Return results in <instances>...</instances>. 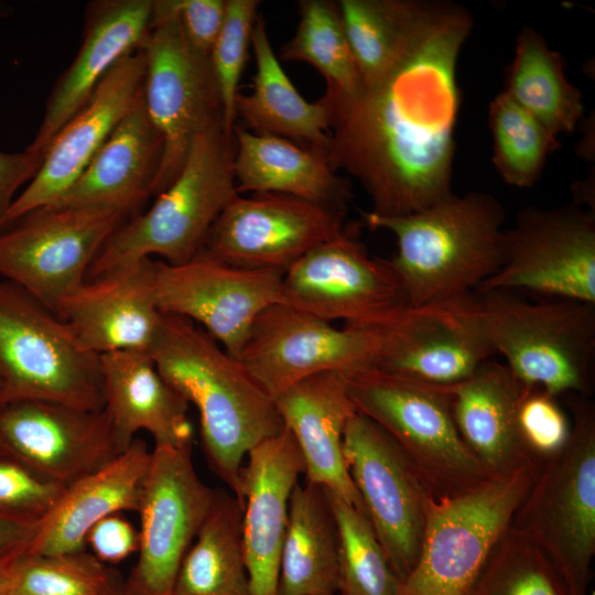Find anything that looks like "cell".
I'll list each match as a JSON object with an SVG mask.
<instances>
[{
	"label": "cell",
	"mask_w": 595,
	"mask_h": 595,
	"mask_svg": "<svg viewBox=\"0 0 595 595\" xmlns=\"http://www.w3.org/2000/svg\"><path fill=\"white\" fill-rule=\"evenodd\" d=\"M529 388L493 358L469 378L448 386L457 430L491 477L526 465L540 467L518 426L519 404Z\"/></svg>",
	"instance_id": "27"
},
{
	"label": "cell",
	"mask_w": 595,
	"mask_h": 595,
	"mask_svg": "<svg viewBox=\"0 0 595 595\" xmlns=\"http://www.w3.org/2000/svg\"><path fill=\"white\" fill-rule=\"evenodd\" d=\"M39 523L0 513V572L7 571L29 552Z\"/></svg>",
	"instance_id": "47"
},
{
	"label": "cell",
	"mask_w": 595,
	"mask_h": 595,
	"mask_svg": "<svg viewBox=\"0 0 595 595\" xmlns=\"http://www.w3.org/2000/svg\"><path fill=\"white\" fill-rule=\"evenodd\" d=\"M521 439L539 466L566 443L571 422L558 398L540 387L523 394L518 409Z\"/></svg>",
	"instance_id": "42"
},
{
	"label": "cell",
	"mask_w": 595,
	"mask_h": 595,
	"mask_svg": "<svg viewBox=\"0 0 595 595\" xmlns=\"http://www.w3.org/2000/svg\"><path fill=\"white\" fill-rule=\"evenodd\" d=\"M473 299L495 354L523 385L556 398L592 396L595 303L509 290L475 291Z\"/></svg>",
	"instance_id": "5"
},
{
	"label": "cell",
	"mask_w": 595,
	"mask_h": 595,
	"mask_svg": "<svg viewBox=\"0 0 595 595\" xmlns=\"http://www.w3.org/2000/svg\"><path fill=\"white\" fill-rule=\"evenodd\" d=\"M141 50L143 100L163 141L156 196L182 171L195 138L223 119V107L209 55L191 45L176 15L152 23Z\"/></svg>",
	"instance_id": "12"
},
{
	"label": "cell",
	"mask_w": 595,
	"mask_h": 595,
	"mask_svg": "<svg viewBox=\"0 0 595 595\" xmlns=\"http://www.w3.org/2000/svg\"><path fill=\"white\" fill-rule=\"evenodd\" d=\"M538 470L526 465L459 496H429L420 554L398 595H465L510 527Z\"/></svg>",
	"instance_id": "9"
},
{
	"label": "cell",
	"mask_w": 595,
	"mask_h": 595,
	"mask_svg": "<svg viewBox=\"0 0 595 595\" xmlns=\"http://www.w3.org/2000/svg\"><path fill=\"white\" fill-rule=\"evenodd\" d=\"M151 451L134 439L102 467L67 486L40 521L28 553L61 554L86 549L89 530L101 519L138 511Z\"/></svg>",
	"instance_id": "29"
},
{
	"label": "cell",
	"mask_w": 595,
	"mask_h": 595,
	"mask_svg": "<svg viewBox=\"0 0 595 595\" xmlns=\"http://www.w3.org/2000/svg\"><path fill=\"white\" fill-rule=\"evenodd\" d=\"M4 572V571H3ZM3 572H0V595H7L6 593V583H4V574Z\"/></svg>",
	"instance_id": "48"
},
{
	"label": "cell",
	"mask_w": 595,
	"mask_h": 595,
	"mask_svg": "<svg viewBox=\"0 0 595 595\" xmlns=\"http://www.w3.org/2000/svg\"><path fill=\"white\" fill-rule=\"evenodd\" d=\"M345 215L283 194L237 195L212 226L204 250L239 268L284 273L313 248L342 236Z\"/></svg>",
	"instance_id": "18"
},
{
	"label": "cell",
	"mask_w": 595,
	"mask_h": 595,
	"mask_svg": "<svg viewBox=\"0 0 595 595\" xmlns=\"http://www.w3.org/2000/svg\"><path fill=\"white\" fill-rule=\"evenodd\" d=\"M234 172L237 193H275L346 212L348 182L325 156L290 140L234 128Z\"/></svg>",
	"instance_id": "30"
},
{
	"label": "cell",
	"mask_w": 595,
	"mask_h": 595,
	"mask_svg": "<svg viewBox=\"0 0 595 595\" xmlns=\"http://www.w3.org/2000/svg\"><path fill=\"white\" fill-rule=\"evenodd\" d=\"M472 25L464 7L437 1L379 76L353 96L322 97L329 110L325 159L359 181L368 213L404 216L452 193L457 62Z\"/></svg>",
	"instance_id": "1"
},
{
	"label": "cell",
	"mask_w": 595,
	"mask_h": 595,
	"mask_svg": "<svg viewBox=\"0 0 595 595\" xmlns=\"http://www.w3.org/2000/svg\"><path fill=\"white\" fill-rule=\"evenodd\" d=\"M465 595H573L545 554L509 527Z\"/></svg>",
	"instance_id": "39"
},
{
	"label": "cell",
	"mask_w": 595,
	"mask_h": 595,
	"mask_svg": "<svg viewBox=\"0 0 595 595\" xmlns=\"http://www.w3.org/2000/svg\"><path fill=\"white\" fill-rule=\"evenodd\" d=\"M377 355L375 331L337 328L278 302L256 317L238 359L274 399L286 388L314 375L374 368Z\"/></svg>",
	"instance_id": "16"
},
{
	"label": "cell",
	"mask_w": 595,
	"mask_h": 595,
	"mask_svg": "<svg viewBox=\"0 0 595 595\" xmlns=\"http://www.w3.org/2000/svg\"><path fill=\"white\" fill-rule=\"evenodd\" d=\"M244 506L215 489L209 510L185 554L172 595H250L242 538Z\"/></svg>",
	"instance_id": "33"
},
{
	"label": "cell",
	"mask_w": 595,
	"mask_h": 595,
	"mask_svg": "<svg viewBox=\"0 0 595 595\" xmlns=\"http://www.w3.org/2000/svg\"><path fill=\"white\" fill-rule=\"evenodd\" d=\"M4 574L7 595H125L126 583L108 564L85 550L26 553Z\"/></svg>",
	"instance_id": "37"
},
{
	"label": "cell",
	"mask_w": 595,
	"mask_h": 595,
	"mask_svg": "<svg viewBox=\"0 0 595 595\" xmlns=\"http://www.w3.org/2000/svg\"><path fill=\"white\" fill-rule=\"evenodd\" d=\"M99 359L104 410L122 452L139 431L155 445L193 442L188 402L162 377L150 351L119 350Z\"/></svg>",
	"instance_id": "28"
},
{
	"label": "cell",
	"mask_w": 595,
	"mask_h": 595,
	"mask_svg": "<svg viewBox=\"0 0 595 595\" xmlns=\"http://www.w3.org/2000/svg\"><path fill=\"white\" fill-rule=\"evenodd\" d=\"M86 544L101 562L111 565L138 551L139 533L130 521L115 513L98 521L87 533Z\"/></svg>",
	"instance_id": "45"
},
{
	"label": "cell",
	"mask_w": 595,
	"mask_h": 595,
	"mask_svg": "<svg viewBox=\"0 0 595 595\" xmlns=\"http://www.w3.org/2000/svg\"><path fill=\"white\" fill-rule=\"evenodd\" d=\"M257 72L250 95L238 93L236 117L253 133L299 143L325 156L329 142V110L323 98L306 101L295 89L271 46L263 20L258 15L251 34Z\"/></svg>",
	"instance_id": "32"
},
{
	"label": "cell",
	"mask_w": 595,
	"mask_h": 595,
	"mask_svg": "<svg viewBox=\"0 0 595 595\" xmlns=\"http://www.w3.org/2000/svg\"><path fill=\"white\" fill-rule=\"evenodd\" d=\"M343 454L366 517L401 582L419 558L431 495L397 442L357 411L345 425Z\"/></svg>",
	"instance_id": "15"
},
{
	"label": "cell",
	"mask_w": 595,
	"mask_h": 595,
	"mask_svg": "<svg viewBox=\"0 0 595 595\" xmlns=\"http://www.w3.org/2000/svg\"><path fill=\"white\" fill-rule=\"evenodd\" d=\"M258 0H226L225 18L209 52V63L223 107V123L236 126V97L257 19Z\"/></svg>",
	"instance_id": "41"
},
{
	"label": "cell",
	"mask_w": 595,
	"mask_h": 595,
	"mask_svg": "<svg viewBox=\"0 0 595 595\" xmlns=\"http://www.w3.org/2000/svg\"><path fill=\"white\" fill-rule=\"evenodd\" d=\"M361 216L369 228L396 237L398 250L390 261L409 306L465 298L501 264L506 214L489 193H451L404 216Z\"/></svg>",
	"instance_id": "3"
},
{
	"label": "cell",
	"mask_w": 595,
	"mask_h": 595,
	"mask_svg": "<svg viewBox=\"0 0 595 595\" xmlns=\"http://www.w3.org/2000/svg\"><path fill=\"white\" fill-rule=\"evenodd\" d=\"M372 331L378 336L374 368L434 385L458 383L495 355L473 293L407 306Z\"/></svg>",
	"instance_id": "19"
},
{
	"label": "cell",
	"mask_w": 595,
	"mask_h": 595,
	"mask_svg": "<svg viewBox=\"0 0 595 595\" xmlns=\"http://www.w3.org/2000/svg\"><path fill=\"white\" fill-rule=\"evenodd\" d=\"M0 405L24 400L104 409L99 355L18 285L0 279Z\"/></svg>",
	"instance_id": "8"
},
{
	"label": "cell",
	"mask_w": 595,
	"mask_h": 595,
	"mask_svg": "<svg viewBox=\"0 0 595 595\" xmlns=\"http://www.w3.org/2000/svg\"><path fill=\"white\" fill-rule=\"evenodd\" d=\"M0 446L64 487L122 452L104 409L36 400L0 405Z\"/></svg>",
	"instance_id": "20"
},
{
	"label": "cell",
	"mask_w": 595,
	"mask_h": 595,
	"mask_svg": "<svg viewBox=\"0 0 595 595\" xmlns=\"http://www.w3.org/2000/svg\"><path fill=\"white\" fill-rule=\"evenodd\" d=\"M163 152L142 89L78 178L48 206L112 210L128 218L150 196Z\"/></svg>",
	"instance_id": "25"
},
{
	"label": "cell",
	"mask_w": 595,
	"mask_h": 595,
	"mask_svg": "<svg viewBox=\"0 0 595 595\" xmlns=\"http://www.w3.org/2000/svg\"><path fill=\"white\" fill-rule=\"evenodd\" d=\"M488 122L493 164L505 183L528 188L539 181L547 160L561 143L505 91L490 102Z\"/></svg>",
	"instance_id": "38"
},
{
	"label": "cell",
	"mask_w": 595,
	"mask_h": 595,
	"mask_svg": "<svg viewBox=\"0 0 595 595\" xmlns=\"http://www.w3.org/2000/svg\"><path fill=\"white\" fill-rule=\"evenodd\" d=\"M144 68L139 48L109 69L86 104L55 136L40 170L15 197L0 227L53 204L78 178L137 100Z\"/></svg>",
	"instance_id": "21"
},
{
	"label": "cell",
	"mask_w": 595,
	"mask_h": 595,
	"mask_svg": "<svg viewBox=\"0 0 595 595\" xmlns=\"http://www.w3.org/2000/svg\"><path fill=\"white\" fill-rule=\"evenodd\" d=\"M66 487L41 476L20 461L0 459V513L40 522Z\"/></svg>",
	"instance_id": "43"
},
{
	"label": "cell",
	"mask_w": 595,
	"mask_h": 595,
	"mask_svg": "<svg viewBox=\"0 0 595 595\" xmlns=\"http://www.w3.org/2000/svg\"><path fill=\"white\" fill-rule=\"evenodd\" d=\"M128 217L119 212L44 206L0 227V279L57 315L87 278L109 237Z\"/></svg>",
	"instance_id": "10"
},
{
	"label": "cell",
	"mask_w": 595,
	"mask_h": 595,
	"mask_svg": "<svg viewBox=\"0 0 595 595\" xmlns=\"http://www.w3.org/2000/svg\"><path fill=\"white\" fill-rule=\"evenodd\" d=\"M156 261L141 259L86 280L60 306L57 316L88 350L150 351L163 313L154 289Z\"/></svg>",
	"instance_id": "22"
},
{
	"label": "cell",
	"mask_w": 595,
	"mask_h": 595,
	"mask_svg": "<svg viewBox=\"0 0 595 595\" xmlns=\"http://www.w3.org/2000/svg\"><path fill=\"white\" fill-rule=\"evenodd\" d=\"M242 467V538L250 595H278L280 556L289 502L304 462L283 425L247 454Z\"/></svg>",
	"instance_id": "23"
},
{
	"label": "cell",
	"mask_w": 595,
	"mask_h": 595,
	"mask_svg": "<svg viewBox=\"0 0 595 595\" xmlns=\"http://www.w3.org/2000/svg\"><path fill=\"white\" fill-rule=\"evenodd\" d=\"M125 595H129L128 592Z\"/></svg>",
	"instance_id": "50"
},
{
	"label": "cell",
	"mask_w": 595,
	"mask_h": 595,
	"mask_svg": "<svg viewBox=\"0 0 595 595\" xmlns=\"http://www.w3.org/2000/svg\"><path fill=\"white\" fill-rule=\"evenodd\" d=\"M433 0H339L342 24L363 83L379 76L433 11Z\"/></svg>",
	"instance_id": "35"
},
{
	"label": "cell",
	"mask_w": 595,
	"mask_h": 595,
	"mask_svg": "<svg viewBox=\"0 0 595 595\" xmlns=\"http://www.w3.org/2000/svg\"><path fill=\"white\" fill-rule=\"evenodd\" d=\"M502 91L556 137L572 132L583 116L582 93L567 79L564 57L530 26L517 36Z\"/></svg>",
	"instance_id": "34"
},
{
	"label": "cell",
	"mask_w": 595,
	"mask_h": 595,
	"mask_svg": "<svg viewBox=\"0 0 595 595\" xmlns=\"http://www.w3.org/2000/svg\"><path fill=\"white\" fill-rule=\"evenodd\" d=\"M509 290L595 303V212L578 204L519 210L502 261L476 291Z\"/></svg>",
	"instance_id": "11"
},
{
	"label": "cell",
	"mask_w": 595,
	"mask_h": 595,
	"mask_svg": "<svg viewBox=\"0 0 595 595\" xmlns=\"http://www.w3.org/2000/svg\"><path fill=\"white\" fill-rule=\"evenodd\" d=\"M1 388H2V379H1V375H0V392H1Z\"/></svg>",
	"instance_id": "49"
},
{
	"label": "cell",
	"mask_w": 595,
	"mask_h": 595,
	"mask_svg": "<svg viewBox=\"0 0 595 595\" xmlns=\"http://www.w3.org/2000/svg\"><path fill=\"white\" fill-rule=\"evenodd\" d=\"M300 21L294 36L284 44L281 57L311 64L325 78L331 97L356 94L363 78L349 47L337 2H299Z\"/></svg>",
	"instance_id": "36"
},
{
	"label": "cell",
	"mask_w": 595,
	"mask_h": 595,
	"mask_svg": "<svg viewBox=\"0 0 595 595\" xmlns=\"http://www.w3.org/2000/svg\"><path fill=\"white\" fill-rule=\"evenodd\" d=\"M150 354L169 385L195 405L208 467L242 505L244 457L283 429L273 398L238 358L182 316L163 313Z\"/></svg>",
	"instance_id": "2"
},
{
	"label": "cell",
	"mask_w": 595,
	"mask_h": 595,
	"mask_svg": "<svg viewBox=\"0 0 595 595\" xmlns=\"http://www.w3.org/2000/svg\"><path fill=\"white\" fill-rule=\"evenodd\" d=\"M153 0H99L87 6L79 50L47 98L42 122L28 145L46 153L64 125L86 104L96 86L125 55L142 47Z\"/></svg>",
	"instance_id": "24"
},
{
	"label": "cell",
	"mask_w": 595,
	"mask_h": 595,
	"mask_svg": "<svg viewBox=\"0 0 595 595\" xmlns=\"http://www.w3.org/2000/svg\"><path fill=\"white\" fill-rule=\"evenodd\" d=\"M572 413L564 446L545 459L510 527L538 547L573 595H587L595 555V404L566 394Z\"/></svg>",
	"instance_id": "6"
},
{
	"label": "cell",
	"mask_w": 595,
	"mask_h": 595,
	"mask_svg": "<svg viewBox=\"0 0 595 595\" xmlns=\"http://www.w3.org/2000/svg\"><path fill=\"white\" fill-rule=\"evenodd\" d=\"M226 0H154L150 24L174 14L193 47L209 55L220 31Z\"/></svg>",
	"instance_id": "44"
},
{
	"label": "cell",
	"mask_w": 595,
	"mask_h": 595,
	"mask_svg": "<svg viewBox=\"0 0 595 595\" xmlns=\"http://www.w3.org/2000/svg\"><path fill=\"white\" fill-rule=\"evenodd\" d=\"M282 303L357 329L377 328L409 306L390 259L370 256L349 226L283 273Z\"/></svg>",
	"instance_id": "13"
},
{
	"label": "cell",
	"mask_w": 595,
	"mask_h": 595,
	"mask_svg": "<svg viewBox=\"0 0 595 595\" xmlns=\"http://www.w3.org/2000/svg\"><path fill=\"white\" fill-rule=\"evenodd\" d=\"M273 400L283 425L299 445L306 482L324 486L366 516L343 454L344 429L356 412L344 374L311 376Z\"/></svg>",
	"instance_id": "26"
},
{
	"label": "cell",
	"mask_w": 595,
	"mask_h": 595,
	"mask_svg": "<svg viewBox=\"0 0 595 595\" xmlns=\"http://www.w3.org/2000/svg\"><path fill=\"white\" fill-rule=\"evenodd\" d=\"M283 273L229 264L204 249L181 264L156 261L154 289L164 314L199 325L239 358L256 317L282 302Z\"/></svg>",
	"instance_id": "17"
},
{
	"label": "cell",
	"mask_w": 595,
	"mask_h": 595,
	"mask_svg": "<svg viewBox=\"0 0 595 595\" xmlns=\"http://www.w3.org/2000/svg\"><path fill=\"white\" fill-rule=\"evenodd\" d=\"M44 158L45 153L30 147L21 152L0 151V226L15 199L17 191L35 176Z\"/></svg>",
	"instance_id": "46"
},
{
	"label": "cell",
	"mask_w": 595,
	"mask_h": 595,
	"mask_svg": "<svg viewBox=\"0 0 595 595\" xmlns=\"http://www.w3.org/2000/svg\"><path fill=\"white\" fill-rule=\"evenodd\" d=\"M339 537L331 493L305 482L292 490L279 570L278 595H335Z\"/></svg>",
	"instance_id": "31"
},
{
	"label": "cell",
	"mask_w": 595,
	"mask_h": 595,
	"mask_svg": "<svg viewBox=\"0 0 595 595\" xmlns=\"http://www.w3.org/2000/svg\"><path fill=\"white\" fill-rule=\"evenodd\" d=\"M344 376L356 411L397 442L434 499L459 496L491 477L457 430L448 386L377 368Z\"/></svg>",
	"instance_id": "7"
},
{
	"label": "cell",
	"mask_w": 595,
	"mask_h": 595,
	"mask_svg": "<svg viewBox=\"0 0 595 595\" xmlns=\"http://www.w3.org/2000/svg\"><path fill=\"white\" fill-rule=\"evenodd\" d=\"M193 442L156 444L143 480L138 560L126 582L129 595H172L181 563L209 510L215 489L193 463Z\"/></svg>",
	"instance_id": "14"
},
{
	"label": "cell",
	"mask_w": 595,
	"mask_h": 595,
	"mask_svg": "<svg viewBox=\"0 0 595 595\" xmlns=\"http://www.w3.org/2000/svg\"><path fill=\"white\" fill-rule=\"evenodd\" d=\"M332 501L339 537L340 595H398L400 580L367 517L334 495Z\"/></svg>",
	"instance_id": "40"
},
{
	"label": "cell",
	"mask_w": 595,
	"mask_h": 595,
	"mask_svg": "<svg viewBox=\"0 0 595 595\" xmlns=\"http://www.w3.org/2000/svg\"><path fill=\"white\" fill-rule=\"evenodd\" d=\"M235 150L234 131L225 129L223 119L201 132L177 177L156 195L151 208L126 220L109 237L86 280L152 256L181 264L199 253L220 213L239 195Z\"/></svg>",
	"instance_id": "4"
}]
</instances>
